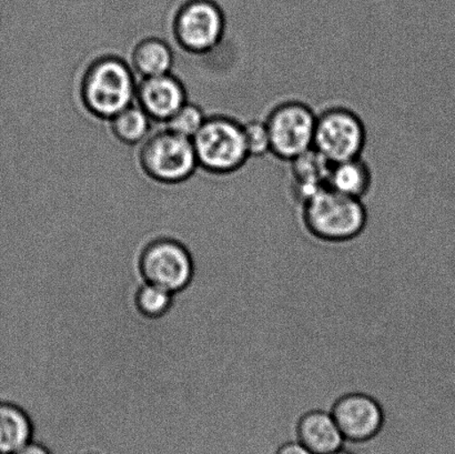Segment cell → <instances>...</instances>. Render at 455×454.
Instances as JSON below:
<instances>
[{"instance_id": "obj_1", "label": "cell", "mask_w": 455, "mask_h": 454, "mask_svg": "<svg viewBox=\"0 0 455 454\" xmlns=\"http://www.w3.org/2000/svg\"><path fill=\"white\" fill-rule=\"evenodd\" d=\"M138 83L131 64L117 55L89 62L79 80V100L92 117L109 122L136 101Z\"/></svg>"}, {"instance_id": "obj_2", "label": "cell", "mask_w": 455, "mask_h": 454, "mask_svg": "<svg viewBox=\"0 0 455 454\" xmlns=\"http://www.w3.org/2000/svg\"><path fill=\"white\" fill-rule=\"evenodd\" d=\"M303 226L312 237L329 243L358 238L368 222L363 200L349 197L329 187L301 203Z\"/></svg>"}, {"instance_id": "obj_3", "label": "cell", "mask_w": 455, "mask_h": 454, "mask_svg": "<svg viewBox=\"0 0 455 454\" xmlns=\"http://www.w3.org/2000/svg\"><path fill=\"white\" fill-rule=\"evenodd\" d=\"M193 145L199 168L211 175H232L250 158L243 123L230 115H208Z\"/></svg>"}, {"instance_id": "obj_4", "label": "cell", "mask_w": 455, "mask_h": 454, "mask_svg": "<svg viewBox=\"0 0 455 454\" xmlns=\"http://www.w3.org/2000/svg\"><path fill=\"white\" fill-rule=\"evenodd\" d=\"M140 146L138 166L157 184H184L199 168L193 140L167 128L151 132Z\"/></svg>"}, {"instance_id": "obj_5", "label": "cell", "mask_w": 455, "mask_h": 454, "mask_svg": "<svg viewBox=\"0 0 455 454\" xmlns=\"http://www.w3.org/2000/svg\"><path fill=\"white\" fill-rule=\"evenodd\" d=\"M270 139V154L292 162L314 148L316 114L306 102L283 100L271 108L265 119Z\"/></svg>"}, {"instance_id": "obj_6", "label": "cell", "mask_w": 455, "mask_h": 454, "mask_svg": "<svg viewBox=\"0 0 455 454\" xmlns=\"http://www.w3.org/2000/svg\"><path fill=\"white\" fill-rule=\"evenodd\" d=\"M227 20L216 0H186L173 15V39L191 55H206L225 37Z\"/></svg>"}, {"instance_id": "obj_7", "label": "cell", "mask_w": 455, "mask_h": 454, "mask_svg": "<svg viewBox=\"0 0 455 454\" xmlns=\"http://www.w3.org/2000/svg\"><path fill=\"white\" fill-rule=\"evenodd\" d=\"M365 145L367 129L355 111L332 106L316 114L314 148L329 163L361 157Z\"/></svg>"}, {"instance_id": "obj_8", "label": "cell", "mask_w": 455, "mask_h": 454, "mask_svg": "<svg viewBox=\"0 0 455 454\" xmlns=\"http://www.w3.org/2000/svg\"><path fill=\"white\" fill-rule=\"evenodd\" d=\"M138 269L145 283L172 293L184 291L193 282V257L184 243L172 238H157L140 253Z\"/></svg>"}, {"instance_id": "obj_9", "label": "cell", "mask_w": 455, "mask_h": 454, "mask_svg": "<svg viewBox=\"0 0 455 454\" xmlns=\"http://www.w3.org/2000/svg\"><path fill=\"white\" fill-rule=\"evenodd\" d=\"M331 413L346 443H368L378 438L385 429V411L380 402L367 394L341 395L334 402Z\"/></svg>"}, {"instance_id": "obj_10", "label": "cell", "mask_w": 455, "mask_h": 454, "mask_svg": "<svg viewBox=\"0 0 455 454\" xmlns=\"http://www.w3.org/2000/svg\"><path fill=\"white\" fill-rule=\"evenodd\" d=\"M187 101L184 83L172 73L141 78L138 83L135 102L153 122L166 123Z\"/></svg>"}, {"instance_id": "obj_11", "label": "cell", "mask_w": 455, "mask_h": 454, "mask_svg": "<svg viewBox=\"0 0 455 454\" xmlns=\"http://www.w3.org/2000/svg\"><path fill=\"white\" fill-rule=\"evenodd\" d=\"M294 439L314 454L336 452L346 444L331 411L323 410L303 413L294 426Z\"/></svg>"}, {"instance_id": "obj_12", "label": "cell", "mask_w": 455, "mask_h": 454, "mask_svg": "<svg viewBox=\"0 0 455 454\" xmlns=\"http://www.w3.org/2000/svg\"><path fill=\"white\" fill-rule=\"evenodd\" d=\"M291 163L292 191L299 203L328 187L331 163L312 148L290 162Z\"/></svg>"}, {"instance_id": "obj_13", "label": "cell", "mask_w": 455, "mask_h": 454, "mask_svg": "<svg viewBox=\"0 0 455 454\" xmlns=\"http://www.w3.org/2000/svg\"><path fill=\"white\" fill-rule=\"evenodd\" d=\"M175 55L164 39L146 37L133 46L131 53V66L140 78L155 77L172 73Z\"/></svg>"}, {"instance_id": "obj_14", "label": "cell", "mask_w": 455, "mask_h": 454, "mask_svg": "<svg viewBox=\"0 0 455 454\" xmlns=\"http://www.w3.org/2000/svg\"><path fill=\"white\" fill-rule=\"evenodd\" d=\"M371 168L363 155L332 163L328 177L330 189L349 197L363 200L372 187Z\"/></svg>"}, {"instance_id": "obj_15", "label": "cell", "mask_w": 455, "mask_h": 454, "mask_svg": "<svg viewBox=\"0 0 455 454\" xmlns=\"http://www.w3.org/2000/svg\"><path fill=\"white\" fill-rule=\"evenodd\" d=\"M34 437L28 413L17 404L0 402V454H13Z\"/></svg>"}, {"instance_id": "obj_16", "label": "cell", "mask_w": 455, "mask_h": 454, "mask_svg": "<svg viewBox=\"0 0 455 454\" xmlns=\"http://www.w3.org/2000/svg\"><path fill=\"white\" fill-rule=\"evenodd\" d=\"M113 136L126 146H138L150 135L153 120L133 102L109 120Z\"/></svg>"}, {"instance_id": "obj_17", "label": "cell", "mask_w": 455, "mask_h": 454, "mask_svg": "<svg viewBox=\"0 0 455 454\" xmlns=\"http://www.w3.org/2000/svg\"><path fill=\"white\" fill-rule=\"evenodd\" d=\"M136 310L142 317L157 320L164 317L171 311L173 304V295L162 288L145 283L136 291Z\"/></svg>"}, {"instance_id": "obj_18", "label": "cell", "mask_w": 455, "mask_h": 454, "mask_svg": "<svg viewBox=\"0 0 455 454\" xmlns=\"http://www.w3.org/2000/svg\"><path fill=\"white\" fill-rule=\"evenodd\" d=\"M207 117L208 115L204 114L202 107L188 100L178 109L171 119L164 123V127L193 140L206 122Z\"/></svg>"}, {"instance_id": "obj_19", "label": "cell", "mask_w": 455, "mask_h": 454, "mask_svg": "<svg viewBox=\"0 0 455 454\" xmlns=\"http://www.w3.org/2000/svg\"><path fill=\"white\" fill-rule=\"evenodd\" d=\"M243 131L250 158L270 154L269 133L265 120H250L243 123Z\"/></svg>"}, {"instance_id": "obj_20", "label": "cell", "mask_w": 455, "mask_h": 454, "mask_svg": "<svg viewBox=\"0 0 455 454\" xmlns=\"http://www.w3.org/2000/svg\"><path fill=\"white\" fill-rule=\"evenodd\" d=\"M274 454H314L296 439L287 440L276 447Z\"/></svg>"}, {"instance_id": "obj_21", "label": "cell", "mask_w": 455, "mask_h": 454, "mask_svg": "<svg viewBox=\"0 0 455 454\" xmlns=\"http://www.w3.org/2000/svg\"><path fill=\"white\" fill-rule=\"evenodd\" d=\"M13 454H52V452L44 444L31 440L30 442L25 444L24 447H21L20 450Z\"/></svg>"}, {"instance_id": "obj_22", "label": "cell", "mask_w": 455, "mask_h": 454, "mask_svg": "<svg viewBox=\"0 0 455 454\" xmlns=\"http://www.w3.org/2000/svg\"><path fill=\"white\" fill-rule=\"evenodd\" d=\"M329 454H355L349 449H347L346 447H343L341 450H338L336 452L329 453Z\"/></svg>"}]
</instances>
